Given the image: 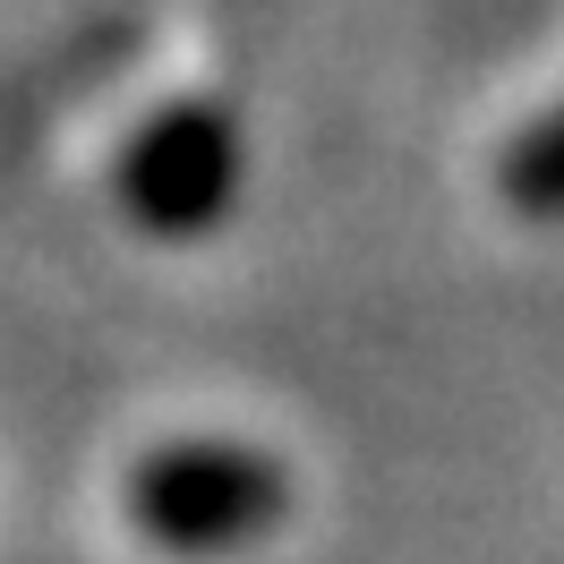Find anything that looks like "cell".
<instances>
[{
    "instance_id": "obj_2",
    "label": "cell",
    "mask_w": 564,
    "mask_h": 564,
    "mask_svg": "<svg viewBox=\"0 0 564 564\" xmlns=\"http://www.w3.org/2000/svg\"><path fill=\"white\" fill-rule=\"evenodd\" d=\"M120 214L154 231V240H197L214 231L231 197H240V129H231V111L206 104V95H180L145 120L138 138L120 145Z\"/></svg>"
},
{
    "instance_id": "obj_1",
    "label": "cell",
    "mask_w": 564,
    "mask_h": 564,
    "mask_svg": "<svg viewBox=\"0 0 564 564\" xmlns=\"http://www.w3.org/2000/svg\"><path fill=\"white\" fill-rule=\"evenodd\" d=\"M291 505V479L265 445L240 436H180L154 445L129 479V513L154 547L172 556H231L248 539H265Z\"/></svg>"
},
{
    "instance_id": "obj_3",
    "label": "cell",
    "mask_w": 564,
    "mask_h": 564,
    "mask_svg": "<svg viewBox=\"0 0 564 564\" xmlns=\"http://www.w3.org/2000/svg\"><path fill=\"white\" fill-rule=\"evenodd\" d=\"M505 197H513V214H530V223H564V104L505 154Z\"/></svg>"
}]
</instances>
